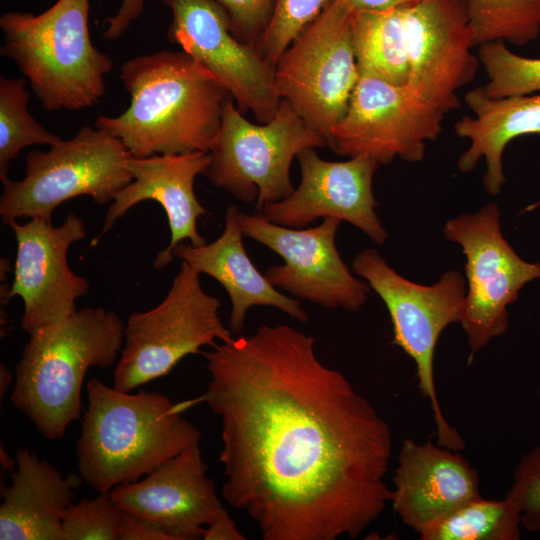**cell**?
Here are the masks:
<instances>
[{
	"label": "cell",
	"instance_id": "cell-1",
	"mask_svg": "<svg viewBox=\"0 0 540 540\" xmlns=\"http://www.w3.org/2000/svg\"><path fill=\"white\" fill-rule=\"evenodd\" d=\"M311 335L282 324L203 352L221 420L222 495L264 540L356 538L391 499L388 423Z\"/></svg>",
	"mask_w": 540,
	"mask_h": 540
},
{
	"label": "cell",
	"instance_id": "cell-2",
	"mask_svg": "<svg viewBox=\"0 0 540 540\" xmlns=\"http://www.w3.org/2000/svg\"><path fill=\"white\" fill-rule=\"evenodd\" d=\"M120 80L130 104L95 127L118 138L132 157L210 153L229 93L183 50H161L125 61Z\"/></svg>",
	"mask_w": 540,
	"mask_h": 540
},
{
	"label": "cell",
	"instance_id": "cell-3",
	"mask_svg": "<svg viewBox=\"0 0 540 540\" xmlns=\"http://www.w3.org/2000/svg\"><path fill=\"white\" fill-rule=\"evenodd\" d=\"M76 444L77 468L96 492L139 480L193 444L200 431L160 392H124L92 378Z\"/></svg>",
	"mask_w": 540,
	"mask_h": 540
},
{
	"label": "cell",
	"instance_id": "cell-4",
	"mask_svg": "<svg viewBox=\"0 0 540 540\" xmlns=\"http://www.w3.org/2000/svg\"><path fill=\"white\" fill-rule=\"evenodd\" d=\"M124 326L113 311L88 307L29 334L10 400L44 438L61 439L80 419L86 372L117 362Z\"/></svg>",
	"mask_w": 540,
	"mask_h": 540
},
{
	"label": "cell",
	"instance_id": "cell-5",
	"mask_svg": "<svg viewBox=\"0 0 540 540\" xmlns=\"http://www.w3.org/2000/svg\"><path fill=\"white\" fill-rule=\"evenodd\" d=\"M90 0H56L39 14L0 17V55L12 60L47 111H79L105 94L111 57L90 37Z\"/></svg>",
	"mask_w": 540,
	"mask_h": 540
},
{
	"label": "cell",
	"instance_id": "cell-6",
	"mask_svg": "<svg viewBox=\"0 0 540 540\" xmlns=\"http://www.w3.org/2000/svg\"><path fill=\"white\" fill-rule=\"evenodd\" d=\"M130 157L118 138L95 126H83L48 151H30L24 178L1 181L2 222L9 226L21 218L52 221L60 204L78 196H89L100 205L112 202L132 181L126 166Z\"/></svg>",
	"mask_w": 540,
	"mask_h": 540
},
{
	"label": "cell",
	"instance_id": "cell-7",
	"mask_svg": "<svg viewBox=\"0 0 540 540\" xmlns=\"http://www.w3.org/2000/svg\"><path fill=\"white\" fill-rule=\"evenodd\" d=\"M219 307L218 298L203 290L200 273L182 261L165 298L150 310L132 313L125 323L113 386L133 391L167 375L201 347L232 340Z\"/></svg>",
	"mask_w": 540,
	"mask_h": 540
},
{
	"label": "cell",
	"instance_id": "cell-8",
	"mask_svg": "<svg viewBox=\"0 0 540 540\" xmlns=\"http://www.w3.org/2000/svg\"><path fill=\"white\" fill-rule=\"evenodd\" d=\"M352 269L382 299L390 314L393 343L416 365L418 386L431 405L437 444L454 451L465 449L463 438L442 412L433 364L440 334L461 320L467 292L464 278L449 270L435 284L420 285L399 275L375 249L357 254Z\"/></svg>",
	"mask_w": 540,
	"mask_h": 540
},
{
	"label": "cell",
	"instance_id": "cell-9",
	"mask_svg": "<svg viewBox=\"0 0 540 540\" xmlns=\"http://www.w3.org/2000/svg\"><path fill=\"white\" fill-rule=\"evenodd\" d=\"M230 96L224 105L221 126L204 172L212 184L242 202L256 200V210L289 197L295 190L290 166L307 148L327 146L286 101L281 99L267 123L247 120Z\"/></svg>",
	"mask_w": 540,
	"mask_h": 540
},
{
	"label": "cell",
	"instance_id": "cell-10",
	"mask_svg": "<svg viewBox=\"0 0 540 540\" xmlns=\"http://www.w3.org/2000/svg\"><path fill=\"white\" fill-rule=\"evenodd\" d=\"M358 78L352 12L337 0L295 38L274 69L279 97L326 143L346 114Z\"/></svg>",
	"mask_w": 540,
	"mask_h": 540
},
{
	"label": "cell",
	"instance_id": "cell-11",
	"mask_svg": "<svg viewBox=\"0 0 540 540\" xmlns=\"http://www.w3.org/2000/svg\"><path fill=\"white\" fill-rule=\"evenodd\" d=\"M444 234L461 246L466 257L468 290L460 323L467 336L471 364L480 349L507 331V306L528 282L540 278V262L524 261L503 237L496 203L447 221Z\"/></svg>",
	"mask_w": 540,
	"mask_h": 540
},
{
	"label": "cell",
	"instance_id": "cell-12",
	"mask_svg": "<svg viewBox=\"0 0 540 540\" xmlns=\"http://www.w3.org/2000/svg\"><path fill=\"white\" fill-rule=\"evenodd\" d=\"M445 113L407 85L398 86L359 74L343 119L327 138L337 155L388 164L400 157L420 162L427 141L442 132Z\"/></svg>",
	"mask_w": 540,
	"mask_h": 540
},
{
	"label": "cell",
	"instance_id": "cell-13",
	"mask_svg": "<svg viewBox=\"0 0 540 540\" xmlns=\"http://www.w3.org/2000/svg\"><path fill=\"white\" fill-rule=\"evenodd\" d=\"M171 13L170 42L209 71L241 111L259 123L277 113L281 98L274 68L255 46L241 42L224 10L212 0H161Z\"/></svg>",
	"mask_w": 540,
	"mask_h": 540
},
{
	"label": "cell",
	"instance_id": "cell-14",
	"mask_svg": "<svg viewBox=\"0 0 540 540\" xmlns=\"http://www.w3.org/2000/svg\"><path fill=\"white\" fill-rule=\"evenodd\" d=\"M238 219L244 236L283 259V265L271 266L264 273L276 288L327 309L356 312L367 301L370 286L351 274L337 250L339 219L327 217L307 229L280 226L261 213L250 215L241 210Z\"/></svg>",
	"mask_w": 540,
	"mask_h": 540
},
{
	"label": "cell",
	"instance_id": "cell-15",
	"mask_svg": "<svg viewBox=\"0 0 540 540\" xmlns=\"http://www.w3.org/2000/svg\"><path fill=\"white\" fill-rule=\"evenodd\" d=\"M407 86L444 113L461 105L456 92L478 70L465 0H421L404 6Z\"/></svg>",
	"mask_w": 540,
	"mask_h": 540
},
{
	"label": "cell",
	"instance_id": "cell-16",
	"mask_svg": "<svg viewBox=\"0 0 540 540\" xmlns=\"http://www.w3.org/2000/svg\"><path fill=\"white\" fill-rule=\"evenodd\" d=\"M16 242L14 278L6 300L18 296L24 303L21 328L28 335L61 321L76 311V300L88 293L87 280L68 265L70 246L87 235L85 222L69 214L58 227L51 221L30 219L10 223Z\"/></svg>",
	"mask_w": 540,
	"mask_h": 540
},
{
	"label": "cell",
	"instance_id": "cell-17",
	"mask_svg": "<svg viewBox=\"0 0 540 540\" xmlns=\"http://www.w3.org/2000/svg\"><path fill=\"white\" fill-rule=\"evenodd\" d=\"M301 179L293 193L280 201L267 203L261 213L268 221L302 229L318 218H337L383 244L387 232L378 218L372 182L379 163L363 157L343 162L321 159L315 148L297 155Z\"/></svg>",
	"mask_w": 540,
	"mask_h": 540
},
{
	"label": "cell",
	"instance_id": "cell-18",
	"mask_svg": "<svg viewBox=\"0 0 540 540\" xmlns=\"http://www.w3.org/2000/svg\"><path fill=\"white\" fill-rule=\"evenodd\" d=\"M109 494L120 509L151 522L171 540L202 539L206 525L224 509L199 443Z\"/></svg>",
	"mask_w": 540,
	"mask_h": 540
},
{
	"label": "cell",
	"instance_id": "cell-19",
	"mask_svg": "<svg viewBox=\"0 0 540 540\" xmlns=\"http://www.w3.org/2000/svg\"><path fill=\"white\" fill-rule=\"evenodd\" d=\"M210 163L211 154L206 152L158 154L145 158L131 156L126 166L132 181L116 194L107 210L102 231L91 244L95 245L133 206L154 200L164 209L171 233L168 246L154 260L156 270L173 261L172 249L183 240H189L193 246L205 245L207 241L198 232L197 220L206 215L207 210L195 195L194 181L204 174Z\"/></svg>",
	"mask_w": 540,
	"mask_h": 540
},
{
	"label": "cell",
	"instance_id": "cell-20",
	"mask_svg": "<svg viewBox=\"0 0 540 540\" xmlns=\"http://www.w3.org/2000/svg\"><path fill=\"white\" fill-rule=\"evenodd\" d=\"M454 451L431 441L405 439L392 478L393 510L417 533L481 496L478 472Z\"/></svg>",
	"mask_w": 540,
	"mask_h": 540
},
{
	"label": "cell",
	"instance_id": "cell-21",
	"mask_svg": "<svg viewBox=\"0 0 540 540\" xmlns=\"http://www.w3.org/2000/svg\"><path fill=\"white\" fill-rule=\"evenodd\" d=\"M239 211L235 205L227 207L224 230L215 241L202 246L178 243L172 249L173 257L189 263L200 274L211 276L224 287L232 304L229 318L232 334L238 335L244 330L246 315L252 306L274 307L298 322L307 323L308 315L298 299L279 292L249 258L242 242Z\"/></svg>",
	"mask_w": 540,
	"mask_h": 540
},
{
	"label": "cell",
	"instance_id": "cell-22",
	"mask_svg": "<svg viewBox=\"0 0 540 540\" xmlns=\"http://www.w3.org/2000/svg\"><path fill=\"white\" fill-rule=\"evenodd\" d=\"M17 470L2 491L1 540H64L62 516L73 504L82 477H64L28 448H18Z\"/></svg>",
	"mask_w": 540,
	"mask_h": 540
},
{
	"label": "cell",
	"instance_id": "cell-23",
	"mask_svg": "<svg viewBox=\"0 0 540 540\" xmlns=\"http://www.w3.org/2000/svg\"><path fill=\"white\" fill-rule=\"evenodd\" d=\"M464 100L474 117L463 116L454 125L456 135L470 141L457 166L469 173L484 157V188L496 195L506 181L502 157L507 144L522 135L540 134V92L492 98L484 87H477L469 90Z\"/></svg>",
	"mask_w": 540,
	"mask_h": 540
},
{
	"label": "cell",
	"instance_id": "cell-24",
	"mask_svg": "<svg viewBox=\"0 0 540 540\" xmlns=\"http://www.w3.org/2000/svg\"><path fill=\"white\" fill-rule=\"evenodd\" d=\"M352 35L359 74L403 86L408 81L404 6L352 13Z\"/></svg>",
	"mask_w": 540,
	"mask_h": 540
},
{
	"label": "cell",
	"instance_id": "cell-25",
	"mask_svg": "<svg viewBox=\"0 0 540 540\" xmlns=\"http://www.w3.org/2000/svg\"><path fill=\"white\" fill-rule=\"evenodd\" d=\"M521 512L508 498L487 500L476 497L418 533L422 540H519Z\"/></svg>",
	"mask_w": 540,
	"mask_h": 540
},
{
	"label": "cell",
	"instance_id": "cell-26",
	"mask_svg": "<svg viewBox=\"0 0 540 540\" xmlns=\"http://www.w3.org/2000/svg\"><path fill=\"white\" fill-rule=\"evenodd\" d=\"M475 46L503 41L523 46L540 33V0H465Z\"/></svg>",
	"mask_w": 540,
	"mask_h": 540
},
{
	"label": "cell",
	"instance_id": "cell-27",
	"mask_svg": "<svg viewBox=\"0 0 540 540\" xmlns=\"http://www.w3.org/2000/svg\"><path fill=\"white\" fill-rule=\"evenodd\" d=\"M24 77H0V180L20 151L31 145H54L61 138L38 123L29 113L30 92Z\"/></svg>",
	"mask_w": 540,
	"mask_h": 540
},
{
	"label": "cell",
	"instance_id": "cell-28",
	"mask_svg": "<svg viewBox=\"0 0 540 540\" xmlns=\"http://www.w3.org/2000/svg\"><path fill=\"white\" fill-rule=\"evenodd\" d=\"M478 58L487 76L484 87L492 98L540 92V58L514 54L503 41L479 46Z\"/></svg>",
	"mask_w": 540,
	"mask_h": 540
},
{
	"label": "cell",
	"instance_id": "cell-29",
	"mask_svg": "<svg viewBox=\"0 0 540 540\" xmlns=\"http://www.w3.org/2000/svg\"><path fill=\"white\" fill-rule=\"evenodd\" d=\"M330 0H276L268 28L257 50L275 69L295 38L322 12Z\"/></svg>",
	"mask_w": 540,
	"mask_h": 540
},
{
	"label": "cell",
	"instance_id": "cell-30",
	"mask_svg": "<svg viewBox=\"0 0 540 540\" xmlns=\"http://www.w3.org/2000/svg\"><path fill=\"white\" fill-rule=\"evenodd\" d=\"M121 511L109 492L73 503L62 516L64 540H117Z\"/></svg>",
	"mask_w": 540,
	"mask_h": 540
},
{
	"label": "cell",
	"instance_id": "cell-31",
	"mask_svg": "<svg viewBox=\"0 0 540 540\" xmlns=\"http://www.w3.org/2000/svg\"><path fill=\"white\" fill-rule=\"evenodd\" d=\"M505 497L520 509L521 523L526 530L540 531V446L521 456Z\"/></svg>",
	"mask_w": 540,
	"mask_h": 540
},
{
	"label": "cell",
	"instance_id": "cell-32",
	"mask_svg": "<svg viewBox=\"0 0 540 540\" xmlns=\"http://www.w3.org/2000/svg\"><path fill=\"white\" fill-rule=\"evenodd\" d=\"M227 14L233 34L243 43L257 45L272 19L276 0H212Z\"/></svg>",
	"mask_w": 540,
	"mask_h": 540
},
{
	"label": "cell",
	"instance_id": "cell-33",
	"mask_svg": "<svg viewBox=\"0 0 540 540\" xmlns=\"http://www.w3.org/2000/svg\"><path fill=\"white\" fill-rule=\"evenodd\" d=\"M122 510V509H121ZM117 540H171L151 522L130 512L121 511Z\"/></svg>",
	"mask_w": 540,
	"mask_h": 540
},
{
	"label": "cell",
	"instance_id": "cell-34",
	"mask_svg": "<svg viewBox=\"0 0 540 540\" xmlns=\"http://www.w3.org/2000/svg\"><path fill=\"white\" fill-rule=\"evenodd\" d=\"M146 0H121L116 13L104 21L103 37L119 39L142 14Z\"/></svg>",
	"mask_w": 540,
	"mask_h": 540
},
{
	"label": "cell",
	"instance_id": "cell-35",
	"mask_svg": "<svg viewBox=\"0 0 540 540\" xmlns=\"http://www.w3.org/2000/svg\"><path fill=\"white\" fill-rule=\"evenodd\" d=\"M235 521L224 508L204 528V540H244Z\"/></svg>",
	"mask_w": 540,
	"mask_h": 540
},
{
	"label": "cell",
	"instance_id": "cell-36",
	"mask_svg": "<svg viewBox=\"0 0 540 540\" xmlns=\"http://www.w3.org/2000/svg\"><path fill=\"white\" fill-rule=\"evenodd\" d=\"M352 13L378 12L410 5L421 0H337Z\"/></svg>",
	"mask_w": 540,
	"mask_h": 540
},
{
	"label": "cell",
	"instance_id": "cell-37",
	"mask_svg": "<svg viewBox=\"0 0 540 540\" xmlns=\"http://www.w3.org/2000/svg\"><path fill=\"white\" fill-rule=\"evenodd\" d=\"M13 381L12 373L3 365L0 366V397L8 391Z\"/></svg>",
	"mask_w": 540,
	"mask_h": 540
},
{
	"label": "cell",
	"instance_id": "cell-38",
	"mask_svg": "<svg viewBox=\"0 0 540 540\" xmlns=\"http://www.w3.org/2000/svg\"><path fill=\"white\" fill-rule=\"evenodd\" d=\"M0 464L5 471H9L10 473L14 471L17 465L16 459L12 458L3 446L0 447Z\"/></svg>",
	"mask_w": 540,
	"mask_h": 540
}]
</instances>
